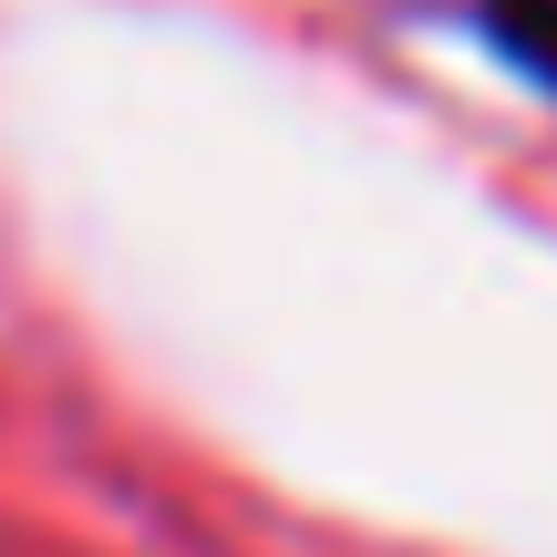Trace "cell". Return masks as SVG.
<instances>
[{
    "label": "cell",
    "mask_w": 557,
    "mask_h": 557,
    "mask_svg": "<svg viewBox=\"0 0 557 557\" xmlns=\"http://www.w3.org/2000/svg\"><path fill=\"white\" fill-rule=\"evenodd\" d=\"M485 32L506 62H527L537 83H557V0H485Z\"/></svg>",
    "instance_id": "cell-1"
}]
</instances>
